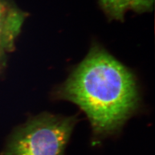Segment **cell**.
Returning a JSON list of instances; mask_svg holds the SVG:
<instances>
[{
	"mask_svg": "<svg viewBox=\"0 0 155 155\" xmlns=\"http://www.w3.org/2000/svg\"><path fill=\"white\" fill-rule=\"evenodd\" d=\"M59 94L84 111L98 134L119 129L139 101L133 74L98 45L91 48L62 85Z\"/></svg>",
	"mask_w": 155,
	"mask_h": 155,
	"instance_id": "6da1fadb",
	"label": "cell"
},
{
	"mask_svg": "<svg viewBox=\"0 0 155 155\" xmlns=\"http://www.w3.org/2000/svg\"><path fill=\"white\" fill-rule=\"evenodd\" d=\"M25 18L12 0H0V43L8 52L14 47Z\"/></svg>",
	"mask_w": 155,
	"mask_h": 155,
	"instance_id": "3957f363",
	"label": "cell"
},
{
	"mask_svg": "<svg viewBox=\"0 0 155 155\" xmlns=\"http://www.w3.org/2000/svg\"><path fill=\"white\" fill-rule=\"evenodd\" d=\"M6 52H8L7 50L4 47V46L3 45H2L1 43H0V60H2V57L3 56L5 53Z\"/></svg>",
	"mask_w": 155,
	"mask_h": 155,
	"instance_id": "5b68a950",
	"label": "cell"
},
{
	"mask_svg": "<svg viewBox=\"0 0 155 155\" xmlns=\"http://www.w3.org/2000/svg\"><path fill=\"white\" fill-rule=\"evenodd\" d=\"M75 123L72 117L38 115L12 134L2 155H64Z\"/></svg>",
	"mask_w": 155,
	"mask_h": 155,
	"instance_id": "7a4b0ae2",
	"label": "cell"
},
{
	"mask_svg": "<svg viewBox=\"0 0 155 155\" xmlns=\"http://www.w3.org/2000/svg\"><path fill=\"white\" fill-rule=\"evenodd\" d=\"M102 2L110 16L120 19L129 8L140 11L149 8L151 0H102Z\"/></svg>",
	"mask_w": 155,
	"mask_h": 155,
	"instance_id": "277c9868",
	"label": "cell"
}]
</instances>
